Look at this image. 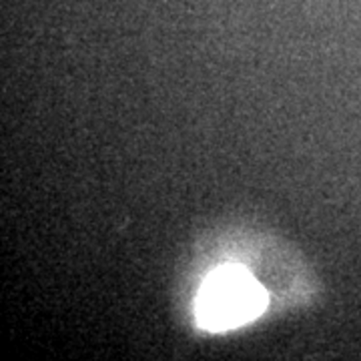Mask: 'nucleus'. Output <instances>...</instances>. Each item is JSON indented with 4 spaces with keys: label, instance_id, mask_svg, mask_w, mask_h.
Masks as SVG:
<instances>
[{
    "label": "nucleus",
    "instance_id": "f257e3e1",
    "mask_svg": "<svg viewBox=\"0 0 361 361\" xmlns=\"http://www.w3.org/2000/svg\"><path fill=\"white\" fill-rule=\"evenodd\" d=\"M267 307V293L239 265H225L207 277L195 301V315L205 331H229L257 319Z\"/></svg>",
    "mask_w": 361,
    "mask_h": 361
}]
</instances>
